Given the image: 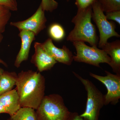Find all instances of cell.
<instances>
[{"label":"cell","mask_w":120,"mask_h":120,"mask_svg":"<svg viewBox=\"0 0 120 120\" xmlns=\"http://www.w3.org/2000/svg\"><path fill=\"white\" fill-rule=\"evenodd\" d=\"M45 80L39 72L22 71L18 74L15 86L22 107L36 110L45 97Z\"/></svg>","instance_id":"cell-1"},{"label":"cell","mask_w":120,"mask_h":120,"mask_svg":"<svg viewBox=\"0 0 120 120\" xmlns=\"http://www.w3.org/2000/svg\"><path fill=\"white\" fill-rule=\"evenodd\" d=\"M92 6L86 9L78 10L71 22L75 27L69 34L67 40L71 42H87L91 46L97 47L99 38L97 34L95 26L91 22Z\"/></svg>","instance_id":"cell-2"},{"label":"cell","mask_w":120,"mask_h":120,"mask_svg":"<svg viewBox=\"0 0 120 120\" xmlns=\"http://www.w3.org/2000/svg\"><path fill=\"white\" fill-rule=\"evenodd\" d=\"M70 112L62 97L55 94L45 96L35 111L37 120H65Z\"/></svg>","instance_id":"cell-3"},{"label":"cell","mask_w":120,"mask_h":120,"mask_svg":"<svg viewBox=\"0 0 120 120\" xmlns=\"http://www.w3.org/2000/svg\"><path fill=\"white\" fill-rule=\"evenodd\" d=\"M72 73L83 84L87 92L86 109L80 116L84 120H99L101 110L105 105V95L89 80L83 79L74 72Z\"/></svg>","instance_id":"cell-4"},{"label":"cell","mask_w":120,"mask_h":120,"mask_svg":"<svg viewBox=\"0 0 120 120\" xmlns=\"http://www.w3.org/2000/svg\"><path fill=\"white\" fill-rule=\"evenodd\" d=\"M76 50V56H73V60L83 62L100 68L101 63H106L109 65L111 59L104 50L95 46H88L82 41L72 42Z\"/></svg>","instance_id":"cell-5"},{"label":"cell","mask_w":120,"mask_h":120,"mask_svg":"<svg viewBox=\"0 0 120 120\" xmlns=\"http://www.w3.org/2000/svg\"><path fill=\"white\" fill-rule=\"evenodd\" d=\"M92 19L99 31V39L98 45L101 49L108 42L109 39L114 37L120 38V35L115 30L116 24L107 19L98 0L92 5Z\"/></svg>","instance_id":"cell-6"},{"label":"cell","mask_w":120,"mask_h":120,"mask_svg":"<svg viewBox=\"0 0 120 120\" xmlns=\"http://www.w3.org/2000/svg\"><path fill=\"white\" fill-rule=\"evenodd\" d=\"M106 75L102 76L90 72L91 76L100 81L107 88V93L105 95V105L110 103L116 105L120 99V75H114L105 71Z\"/></svg>","instance_id":"cell-7"},{"label":"cell","mask_w":120,"mask_h":120,"mask_svg":"<svg viewBox=\"0 0 120 120\" xmlns=\"http://www.w3.org/2000/svg\"><path fill=\"white\" fill-rule=\"evenodd\" d=\"M45 11L40 4L34 14L30 18L23 21L11 22L10 25L16 27L19 30H26L33 32L36 35L46 28L47 19Z\"/></svg>","instance_id":"cell-8"},{"label":"cell","mask_w":120,"mask_h":120,"mask_svg":"<svg viewBox=\"0 0 120 120\" xmlns=\"http://www.w3.org/2000/svg\"><path fill=\"white\" fill-rule=\"evenodd\" d=\"M41 44L45 51L57 62L68 65L71 64L73 60V54L66 46H63L61 49L56 47L50 38Z\"/></svg>","instance_id":"cell-9"},{"label":"cell","mask_w":120,"mask_h":120,"mask_svg":"<svg viewBox=\"0 0 120 120\" xmlns=\"http://www.w3.org/2000/svg\"><path fill=\"white\" fill-rule=\"evenodd\" d=\"M34 53L32 56L31 62L37 67L39 72L50 70L57 62L43 49L41 43H34Z\"/></svg>","instance_id":"cell-10"},{"label":"cell","mask_w":120,"mask_h":120,"mask_svg":"<svg viewBox=\"0 0 120 120\" xmlns=\"http://www.w3.org/2000/svg\"><path fill=\"white\" fill-rule=\"evenodd\" d=\"M19 36L21 39V45L15 60L14 65L19 68L24 61L28 60L31 46L35 39V35L33 32L26 30H20Z\"/></svg>","instance_id":"cell-11"},{"label":"cell","mask_w":120,"mask_h":120,"mask_svg":"<svg viewBox=\"0 0 120 120\" xmlns=\"http://www.w3.org/2000/svg\"><path fill=\"white\" fill-rule=\"evenodd\" d=\"M0 101L4 107L6 113L10 116L14 115L22 107L16 88L1 95Z\"/></svg>","instance_id":"cell-12"},{"label":"cell","mask_w":120,"mask_h":120,"mask_svg":"<svg viewBox=\"0 0 120 120\" xmlns=\"http://www.w3.org/2000/svg\"><path fill=\"white\" fill-rule=\"evenodd\" d=\"M101 49L110 57L111 61L109 65L113 71L116 74L120 75V40L107 42Z\"/></svg>","instance_id":"cell-13"},{"label":"cell","mask_w":120,"mask_h":120,"mask_svg":"<svg viewBox=\"0 0 120 120\" xmlns=\"http://www.w3.org/2000/svg\"><path fill=\"white\" fill-rule=\"evenodd\" d=\"M17 76L15 72L4 71L0 75V95L12 90L15 86Z\"/></svg>","instance_id":"cell-14"},{"label":"cell","mask_w":120,"mask_h":120,"mask_svg":"<svg viewBox=\"0 0 120 120\" xmlns=\"http://www.w3.org/2000/svg\"><path fill=\"white\" fill-rule=\"evenodd\" d=\"M7 120H37L35 110L28 107H21Z\"/></svg>","instance_id":"cell-15"},{"label":"cell","mask_w":120,"mask_h":120,"mask_svg":"<svg viewBox=\"0 0 120 120\" xmlns=\"http://www.w3.org/2000/svg\"><path fill=\"white\" fill-rule=\"evenodd\" d=\"M49 34L52 39L58 41L63 40L65 36L64 28L61 25L56 23L53 24L50 26Z\"/></svg>","instance_id":"cell-16"},{"label":"cell","mask_w":120,"mask_h":120,"mask_svg":"<svg viewBox=\"0 0 120 120\" xmlns=\"http://www.w3.org/2000/svg\"><path fill=\"white\" fill-rule=\"evenodd\" d=\"M104 12L120 11V0H98Z\"/></svg>","instance_id":"cell-17"},{"label":"cell","mask_w":120,"mask_h":120,"mask_svg":"<svg viewBox=\"0 0 120 120\" xmlns=\"http://www.w3.org/2000/svg\"><path fill=\"white\" fill-rule=\"evenodd\" d=\"M11 16V11L6 7L0 5V34L5 30L6 26Z\"/></svg>","instance_id":"cell-18"},{"label":"cell","mask_w":120,"mask_h":120,"mask_svg":"<svg viewBox=\"0 0 120 120\" xmlns=\"http://www.w3.org/2000/svg\"><path fill=\"white\" fill-rule=\"evenodd\" d=\"M41 4L45 11L52 12L57 8L58 2L55 0H42Z\"/></svg>","instance_id":"cell-19"},{"label":"cell","mask_w":120,"mask_h":120,"mask_svg":"<svg viewBox=\"0 0 120 120\" xmlns=\"http://www.w3.org/2000/svg\"><path fill=\"white\" fill-rule=\"evenodd\" d=\"M0 5L6 7L11 11H16L18 10L16 0H0Z\"/></svg>","instance_id":"cell-20"},{"label":"cell","mask_w":120,"mask_h":120,"mask_svg":"<svg viewBox=\"0 0 120 120\" xmlns=\"http://www.w3.org/2000/svg\"><path fill=\"white\" fill-rule=\"evenodd\" d=\"M97 0H75V4L78 10H83L92 6Z\"/></svg>","instance_id":"cell-21"},{"label":"cell","mask_w":120,"mask_h":120,"mask_svg":"<svg viewBox=\"0 0 120 120\" xmlns=\"http://www.w3.org/2000/svg\"><path fill=\"white\" fill-rule=\"evenodd\" d=\"M105 16L107 19L116 22L120 25V11H112L106 12Z\"/></svg>","instance_id":"cell-22"},{"label":"cell","mask_w":120,"mask_h":120,"mask_svg":"<svg viewBox=\"0 0 120 120\" xmlns=\"http://www.w3.org/2000/svg\"><path fill=\"white\" fill-rule=\"evenodd\" d=\"M65 120H84L83 118L76 112H70L68 117Z\"/></svg>","instance_id":"cell-23"},{"label":"cell","mask_w":120,"mask_h":120,"mask_svg":"<svg viewBox=\"0 0 120 120\" xmlns=\"http://www.w3.org/2000/svg\"><path fill=\"white\" fill-rule=\"evenodd\" d=\"M3 38H4V37H3V35H2V34H0V43L2 41ZM0 64H1L4 65L5 67H8V65H7V64H6L5 62L3 60H2L0 58Z\"/></svg>","instance_id":"cell-24"},{"label":"cell","mask_w":120,"mask_h":120,"mask_svg":"<svg viewBox=\"0 0 120 120\" xmlns=\"http://www.w3.org/2000/svg\"><path fill=\"white\" fill-rule=\"evenodd\" d=\"M4 113H6V112H5L4 107L0 101V114Z\"/></svg>","instance_id":"cell-25"},{"label":"cell","mask_w":120,"mask_h":120,"mask_svg":"<svg viewBox=\"0 0 120 120\" xmlns=\"http://www.w3.org/2000/svg\"><path fill=\"white\" fill-rule=\"evenodd\" d=\"M4 71V70L3 69L0 68V75L3 73Z\"/></svg>","instance_id":"cell-26"},{"label":"cell","mask_w":120,"mask_h":120,"mask_svg":"<svg viewBox=\"0 0 120 120\" xmlns=\"http://www.w3.org/2000/svg\"><path fill=\"white\" fill-rule=\"evenodd\" d=\"M67 2H69V1H70L72 0H66Z\"/></svg>","instance_id":"cell-27"}]
</instances>
